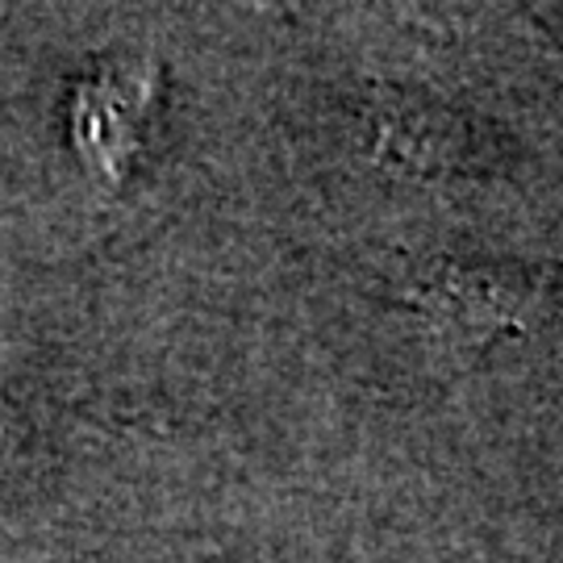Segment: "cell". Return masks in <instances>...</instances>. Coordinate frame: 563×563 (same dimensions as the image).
<instances>
[{
	"instance_id": "cell-1",
	"label": "cell",
	"mask_w": 563,
	"mask_h": 563,
	"mask_svg": "<svg viewBox=\"0 0 563 563\" xmlns=\"http://www.w3.org/2000/svg\"><path fill=\"white\" fill-rule=\"evenodd\" d=\"M401 297L443 342L488 351L534 325L547 309V280L514 260L439 255L405 276Z\"/></svg>"
},
{
	"instance_id": "cell-2",
	"label": "cell",
	"mask_w": 563,
	"mask_h": 563,
	"mask_svg": "<svg viewBox=\"0 0 563 563\" xmlns=\"http://www.w3.org/2000/svg\"><path fill=\"white\" fill-rule=\"evenodd\" d=\"M367 142L376 159L426 184L467 180L481 172L484 159L481 130L467 113L409 88L376 92L367 109Z\"/></svg>"
}]
</instances>
